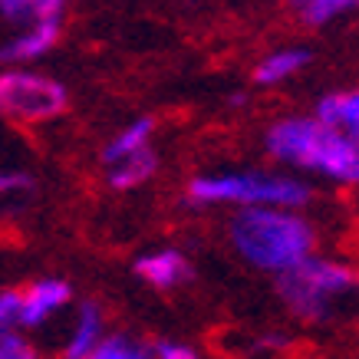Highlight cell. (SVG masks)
<instances>
[{
	"label": "cell",
	"instance_id": "obj_6",
	"mask_svg": "<svg viewBox=\"0 0 359 359\" xmlns=\"http://www.w3.org/2000/svg\"><path fill=\"white\" fill-rule=\"evenodd\" d=\"M69 283L56 280V277H46V280L30 283L27 290L20 294V327L33 330V327H43L50 316H56L69 304Z\"/></svg>",
	"mask_w": 359,
	"mask_h": 359
},
{
	"label": "cell",
	"instance_id": "obj_15",
	"mask_svg": "<svg viewBox=\"0 0 359 359\" xmlns=\"http://www.w3.org/2000/svg\"><path fill=\"white\" fill-rule=\"evenodd\" d=\"M89 359H152V346H145L142 339L129 333H112L102 337L99 346L89 353Z\"/></svg>",
	"mask_w": 359,
	"mask_h": 359
},
{
	"label": "cell",
	"instance_id": "obj_11",
	"mask_svg": "<svg viewBox=\"0 0 359 359\" xmlns=\"http://www.w3.org/2000/svg\"><path fill=\"white\" fill-rule=\"evenodd\" d=\"M106 337V320H102V310L99 304L86 300L79 306L76 323H73V333L63 346V359H89V353L99 346V339Z\"/></svg>",
	"mask_w": 359,
	"mask_h": 359
},
{
	"label": "cell",
	"instance_id": "obj_17",
	"mask_svg": "<svg viewBox=\"0 0 359 359\" xmlns=\"http://www.w3.org/2000/svg\"><path fill=\"white\" fill-rule=\"evenodd\" d=\"M20 327V290H4L0 294V337L17 333Z\"/></svg>",
	"mask_w": 359,
	"mask_h": 359
},
{
	"label": "cell",
	"instance_id": "obj_4",
	"mask_svg": "<svg viewBox=\"0 0 359 359\" xmlns=\"http://www.w3.org/2000/svg\"><path fill=\"white\" fill-rule=\"evenodd\" d=\"M356 290V271L333 257H304L277 277V294L287 310L304 323H323L333 316V306Z\"/></svg>",
	"mask_w": 359,
	"mask_h": 359
},
{
	"label": "cell",
	"instance_id": "obj_18",
	"mask_svg": "<svg viewBox=\"0 0 359 359\" xmlns=\"http://www.w3.org/2000/svg\"><path fill=\"white\" fill-rule=\"evenodd\" d=\"M0 359H40V353L20 333H4L0 337Z\"/></svg>",
	"mask_w": 359,
	"mask_h": 359
},
{
	"label": "cell",
	"instance_id": "obj_8",
	"mask_svg": "<svg viewBox=\"0 0 359 359\" xmlns=\"http://www.w3.org/2000/svg\"><path fill=\"white\" fill-rule=\"evenodd\" d=\"M313 119L327 129L339 132L356 139L359 135V93L356 89H339V93H327V96L316 102Z\"/></svg>",
	"mask_w": 359,
	"mask_h": 359
},
{
	"label": "cell",
	"instance_id": "obj_16",
	"mask_svg": "<svg viewBox=\"0 0 359 359\" xmlns=\"http://www.w3.org/2000/svg\"><path fill=\"white\" fill-rule=\"evenodd\" d=\"M356 4H359V0H290V7H294V11L300 13L306 23H313V27L337 20L339 13L353 11Z\"/></svg>",
	"mask_w": 359,
	"mask_h": 359
},
{
	"label": "cell",
	"instance_id": "obj_9",
	"mask_svg": "<svg viewBox=\"0 0 359 359\" xmlns=\"http://www.w3.org/2000/svg\"><path fill=\"white\" fill-rule=\"evenodd\" d=\"M60 40V20H43V23H30L20 36H13L11 43L0 50L4 63H33L46 56Z\"/></svg>",
	"mask_w": 359,
	"mask_h": 359
},
{
	"label": "cell",
	"instance_id": "obj_2",
	"mask_svg": "<svg viewBox=\"0 0 359 359\" xmlns=\"http://www.w3.org/2000/svg\"><path fill=\"white\" fill-rule=\"evenodd\" d=\"M264 142L267 152L283 165L316 172L337 185L359 182V142L320 126L313 116H290L273 122Z\"/></svg>",
	"mask_w": 359,
	"mask_h": 359
},
{
	"label": "cell",
	"instance_id": "obj_20",
	"mask_svg": "<svg viewBox=\"0 0 359 359\" xmlns=\"http://www.w3.org/2000/svg\"><path fill=\"white\" fill-rule=\"evenodd\" d=\"M152 359H201L198 349H191L188 343H178V339H162L152 346Z\"/></svg>",
	"mask_w": 359,
	"mask_h": 359
},
{
	"label": "cell",
	"instance_id": "obj_19",
	"mask_svg": "<svg viewBox=\"0 0 359 359\" xmlns=\"http://www.w3.org/2000/svg\"><path fill=\"white\" fill-rule=\"evenodd\" d=\"M33 191V178L23 172H4L0 168V198H11V195H27Z\"/></svg>",
	"mask_w": 359,
	"mask_h": 359
},
{
	"label": "cell",
	"instance_id": "obj_5",
	"mask_svg": "<svg viewBox=\"0 0 359 359\" xmlns=\"http://www.w3.org/2000/svg\"><path fill=\"white\" fill-rule=\"evenodd\" d=\"M66 109V86L30 69L0 73V116L13 122H46Z\"/></svg>",
	"mask_w": 359,
	"mask_h": 359
},
{
	"label": "cell",
	"instance_id": "obj_12",
	"mask_svg": "<svg viewBox=\"0 0 359 359\" xmlns=\"http://www.w3.org/2000/svg\"><path fill=\"white\" fill-rule=\"evenodd\" d=\"M152 129H155L152 119L129 122L119 135H112V139L106 142V149H102V162L116 165V162H122V158H132V155L145 152V149H149V142H152Z\"/></svg>",
	"mask_w": 359,
	"mask_h": 359
},
{
	"label": "cell",
	"instance_id": "obj_10",
	"mask_svg": "<svg viewBox=\"0 0 359 359\" xmlns=\"http://www.w3.org/2000/svg\"><path fill=\"white\" fill-rule=\"evenodd\" d=\"M313 53L306 46H283V50H273L254 66V83L257 86H277V83H287L294 79L297 73H304L310 66Z\"/></svg>",
	"mask_w": 359,
	"mask_h": 359
},
{
	"label": "cell",
	"instance_id": "obj_1",
	"mask_svg": "<svg viewBox=\"0 0 359 359\" xmlns=\"http://www.w3.org/2000/svg\"><path fill=\"white\" fill-rule=\"evenodd\" d=\"M231 241L241 257L257 271H290L310 257L316 248V231L300 211L287 208H241L231 221Z\"/></svg>",
	"mask_w": 359,
	"mask_h": 359
},
{
	"label": "cell",
	"instance_id": "obj_7",
	"mask_svg": "<svg viewBox=\"0 0 359 359\" xmlns=\"http://www.w3.org/2000/svg\"><path fill=\"white\" fill-rule=\"evenodd\" d=\"M135 273L142 280L155 287V290H175L185 280H191V264L182 250H152V254H142L135 261Z\"/></svg>",
	"mask_w": 359,
	"mask_h": 359
},
{
	"label": "cell",
	"instance_id": "obj_14",
	"mask_svg": "<svg viewBox=\"0 0 359 359\" xmlns=\"http://www.w3.org/2000/svg\"><path fill=\"white\" fill-rule=\"evenodd\" d=\"M66 0H0V17L11 23H43L60 20Z\"/></svg>",
	"mask_w": 359,
	"mask_h": 359
},
{
	"label": "cell",
	"instance_id": "obj_13",
	"mask_svg": "<svg viewBox=\"0 0 359 359\" xmlns=\"http://www.w3.org/2000/svg\"><path fill=\"white\" fill-rule=\"evenodd\" d=\"M158 172V155L152 152V145L145 152L132 155V158H122V162L109 165V185L116 191H129V188L145 185L152 175Z\"/></svg>",
	"mask_w": 359,
	"mask_h": 359
},
{
	"label": "cell",
	"instance_id": "obj_3",
	"mask_svg": "<svg viewBox=\"0 0 359 359\" xmlns=\"http://www.w3.org/2000/svg\"><path fill=\"white\" fill-rule=\"evenodd\" d=\"M310 185L294 175L277 172H221L198 175L188 185L195 205H241V208H287L297 211L310 201Z\"/></svg>",
	"mask_w": 359,
	"mask_h": 359
}]
</instances>
